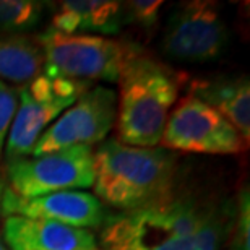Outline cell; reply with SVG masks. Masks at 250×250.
I'll return each instance as SVG.
<instances>
[{"mask_svg":"<svg viewBox=\"0 0 250 250\" xmlns=\"http://www.w3.org/2000/svg\"><path fill=\"white\" fill-rule=\"evenodd\" d=\"M7 179L8 188L20 197L93 187L94 151L91 146L78 145L41 156L8 159Z\"/></svg>","mask_w":250,"mask_h":250,"instance_id":"8992f818","label":"cell"},{"mask_svg":"<svg viewBox=\"0 0 250 250\" xmlns=\"http://www.w3.org/2000/svg\"><path fill=\"white\" fill-rule=\"evenodd\" d=\"M18 107V88L0 80V151Z\"/></svg>","mask_w":250,"mask_h":250,"instance_id":"e0dca14e","label":"cell"},{"mask_svg":"<svg viewBox=\"0 0 250 250\" xmlns=\"http://www.w3.org/2000/svg\"><path fill=\"white\" fill-rule=\"evenodd\" d=\"M124 5L125 23H135L142 28H153L158 23L164 2L161 0H133Z\"/></svg>","mask_w":250,"mask_h":250,"instance_id":"2e32d148","label":"cell"},{"mask_svg":"<svg viewBox=\"0 0 250 250\" xmlns=\"http://www.w3.org/2000/svg\"><path fill=\"white\" fill-rule=\"evenodd\" d=\"M231 250H239V249H236V247H232V249H231Z\"/></svg>","mask_w":250,"mask_h":250,"instance_id":"44dd1931","label":"cell"},{"mask_svg":"<svg viewBox=\"0 0 250 250\" xmlns=\"http://www.w3.org/2000/svg\"><path fill=\"white\" fill-rule=\"evenodd\" d=\"M116 117L117 93L109 86L93 84L46 128L31 156L78 145L101 143L116 127Z\"/></svg>","mask_w":250,"mask_h":250,"instance_id":"9c48e42d","label":"cell"},{"mask_svg":"<svg viewBox=\"0 0 250 250\" xmlns=\"http://www.w3.org/2000/svg\"><path fill=\"white\" fill-rule=\"evenodd\" d=\"M2 228L10 250H101L91 231L56 221L5 216Z\"/></svg>","mask_w":250,"mask_h":250,"instance_id":"8fae6325","label":"cell"},{"mask_svg":"<svg viewBox=\"0 0 250 250\" xmlns=\"http://www.w3.org/2000/svg\"><path fill=\"white\" fill-rule=\"evenodd\" d=\"M44 56L42 73L77 82L117 83L127 56V44L91 34L49 31L36 39Z\"/></svg>","mask_w":250,"mask_h":250,"instance_id":"277c9868","label":"cell"},{"mask_svg":"<svg viewBox=\"0 0 250 250\" xmlns=\"http://www.w3.org/2000/svg\"><path fill=\"white\" fill-rule=\"evenodd\" d=\"M125 24L124 5L112 0H65L52 15V31L62 34H116Z\"/></svg>","mask_w":250,"mask_h":250,"instance_id":"7c38bea8","label":"cell"},{"mask_svg":"<svg viewBox=\"0 0 250 250\" xmlns=\"http://www.w3.org/2000/svg\"><path fill=\"white\" fill-rule=\"evenodd\" d=\"M0 193H2V184H0Z\"/></svg>","mask_w":250,"mask_h":250,"instance_id":"ffe728a7","label":"cell"},{"mask_svg":"<svg viewBox=\"0 0 250 250\" xmlns=\"http://www.w3.org/2000/svg\"><path fill=\"white\" fill-rule=\"evenodd\" d=\"M234 244L232 247L239 250H250V198L246 188L239 198L236 219H234Z\"/></svg>","mask_w":250,"mask_h":250,"instance_id":"ac0fdd59","label":"cell"},{"mask_svg":"<svg viewBox=\"0 0 250 250\" xmlns=\"http://www.w3.org/2000/svg\"><path fill=\"white\" fill-rule=\"evenodd\" d=\"M93 83L41 73L18 88V107L7 135V161L31 156L38 140Z\"/></svg>","mask_w":250,"mask_h":250,"instance_id":"5b68a950","label":"cell"},{"mask_svg":"<svg viewBox=\"0 0 250 250\" xmlns=\"http://www.w3.org/2000/svg\"><path fill=\"white\" fill-rule=\"evenodd\" d=\"M0 250H7V247H5L2 242H0Z\"/></svg>","mask_w":250,"mask_h":250,"instance_id":"d6986e66","label":"cell"},{"mask_svg":"<svg viewBox=\"0 0 250 250\" xmlns=\"http://www.w3.org/2000/svg\"><path fill=\"white\" fill-rule=\"evenodd\" d=\"M177 158L161 146H128L106 140L94 151V193L121 211L154 207L174 195Z\"/></svg>","mask_w":250,"mask_h":250,"instance_id":"7a4b0ae2","label":"cell"},{"mask_svg":"<svg viewBox=\"0 0 250 250\" xmlns=\"http://www.w3.org/2000/svg\"><path fill=\"white\" fill-rule=\"evenodd\" d=\"M117 84V142L159 146L169 112L177 103V77L164 63L128 46Z\"/></svg>","mask_w":250,"mask_h":250,"instance_id":"3957f363","label":"cell"},{"mask_svg":"<svg viewBox=\"0 0 250 250\" xmlns=\"http://www.w3.org/2000/svg\"><path fill=\"white\" fill-rule=\"evenodd\" d=\"M159 146L167 151L239 154L247 143L218 111L193 94H187L169 112Z\"/></svg>","mask_w":250,"mask_h":250,"instance_id":"ba28073f","label":"cell"},{"mask_svg":"<svg viewBox=\"0 0 250 250\" xmlns=\"http://www.w3.org/2000/svg\"><path fill=\"white\" fill-rule=\"evenodd\" d=\"M44 56L38 42L26 36H0V80L26 86L42 73Z\"/></svg>","mask_w":250,"mask_h":250,"instance_id":"5bb4252c","label":"cell"},{"mask_svg":"<svg viewBox=\"0 0 250 250\" xmlns=\"http://www.w3.org/2000/svg\"><path fill=\"white\" fill-rule=\"evenodd\" d=\"M231 203L176 197L104 219L101 250H221L234 228Z\"/></svg>","mask_w":250,"mask_h":250,"instance_id":"6da1fadb","label":"cell"},{"mask_svg":"<svg viewBox=\"0 0 250 250\" xmlns=\"http://www.w3.org/2000/svg\"><path fill=\"white\" fill-rule=\"evenodd\" d=\"M0 202L5 216L46 219L88 231L103 226L106 219L104 207L96 195L83 190H65L39 197H20L7 188Z\"/></svg>","mask_w":250,"mask_h":250,"instance_id":"30bf717a","label":"cell"},{"mask_svg":"<svg viewBox=\"0 0 250 250\" xmlns=\"http://www.w3.org/2000/svg\"><path fill=\"white\" fill-rule=\"evenodd\" d=\"M44 10L46 3L34 0H0V31L20 36L41 23Z\"/></svg>","mask_w":250,"mask_h":250,"instance_id":"9a60e30c","label":"cell"},{"mask_svg":"<svg viewBox=\"0 0 250 250\" xmlns=\"http://www.w3.org/2000/svg\"><path fill=\"white\" fill-rule=\"evenodd\" d=\"M193 96L218 111L241 133L250 140V83L247 77H223L193 83Z\"/></svg>","mask_w":250,"mask_h":250,"instance_id":"4fadbf2b","label":"cell"},{"mask_svg":"<svg viewBox=\"0 0 250 250\" xmlns=\"http://www.w3.org/2000/svg\"><path fill=\"white\" fill-rule=\"evenodd\" d=\"M228 41L229 29L219 5L192 0L171 13L161 38V52L177 62L208 63L223 56Z\"/></svg>","mask_w":250,"mask_h":250,"instance_id":"52a82bcc","label":"cell"}]
</instances>
